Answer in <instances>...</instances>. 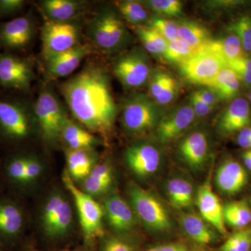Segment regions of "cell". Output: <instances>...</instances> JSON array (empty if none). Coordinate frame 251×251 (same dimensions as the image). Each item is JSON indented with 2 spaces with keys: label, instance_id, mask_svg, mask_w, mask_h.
Wrapping results in <instances>:
<instances>
[{
  "label": "cell",
  "instance_id": "48",
  "mask_svg": "<svg viewBox=\"0 0 251 251\" xmlns=\"http://www.w3.org/2000/svg\"><path fill=\"white\" fill-rule=\"evenodd\" d=\"M193 94L200 100L211 106L214 107L219 100L216 94L209 89H201V90L196 91Z\"/></svg>",
  "mask_w": 251,
  "mask_h": 251
},
{
  "label": "cell",
  "instance_id": "13",
  "mask_svg": "<svg viewBox=\"0 0 251 251\" xmlns=\"http://www.w3.org/2000/svg\"><path fill=\"white\" fill-rule=\"evenodd\" d=\"M34 78L30 63L9 53L0 54V84L7 88L27 90Z\"/></svg>",
  "mask_w": 251,
  "mask_h": 251
},
{
  "label": "cell",
  "instance_id": "15",
  "mask_svg": "<svg viewBox=\"0 0 251 251\" xmlns=\"http://www.w3.org/2000/svg\"><path fill=\"white\" fill-rule=\"evenodd\" d=\"M103 209L109 226L117 233H128L135 228L137 218L134 211L118 193L107 196Z\"/></svg>",
  "mask_w": 251,
  "mask_h": 251
},
{
  "label": "cell",
  "instance_id": "50",
  "mask_svg": "<svg viewBox=\"0 0 251 251\" xmlns=\"http://www.w3.org/2000/svg\"><path fill=\"white\" fill-rule=\"evenodd\" d=\"M243 161L249 171L251 172V154L249 151H245L242 155Z\"/></svg>",
  "mask_w": 251,
  "mask_h": 251
},
{
  "label": "cell",
  "instance_id": "42",
  "mask_svg": "<svg viewBox=\"0 0 251 251\" xmlns=\"http://www.w3.org/2000/svg\"><path fill=\"white\" fill-rule=\"evenodd\" d=\"M149 25L154 28L168 42L178 38V23L163 18H154L150 21Z\"/></svg>",
  "mask_w": 251,
  "mask_h": 251
},
{
  "label": "cell",
  "instance_id": "23",
  "mask_svg": "<svg viewBox=\"0 0 251 251\" xmlns=\"http://www.w3.org/2000/svg\"><path fill=\"white\" fill-rule=\"evenodd\" d=\"M67 171L74 181H83L97 164L94 150H69L65 151Z\"/></svg>",
  "mask_w": 251,
  "mask_h": 251
},
{
  "label": "cell",
  "instance_id": "17",
  "mask_svg": "<svg viewBox=\"0 0 251 251\" xmlns=\"http://www.w3.org/2000/svg\"><path fill=\"white\" fill-rule=\"evenodd\" d=\"M196 203L201 217L222 235L227 234L224 215V206L213 191L209 181L198 188Z\"/></svg>",
  "mask_w": 251,
  "mask_h": 251
},
{
  "label": "cell",
  "instance_id": "24",
  "mask_svg": "<svg viewBox=\"0 0 251 251\" xmlns=\"http://www.w3.org/2000/svg\"><path fill=\"white\" fill-rule=\"evenodd\" d=\"M114 181V171L108 161L97 163L90 174L83 180L81 189L92 197L108 192Z\"/></svg>",
  "mask_w": 251,
  "mask_h": 251
},
{
  "label": "cell",
  "instance_id": "14",
  "mask_svg": "<svg viewBox=\"0 0 251 251\" xmlns=\"http://www.w3.org/2000/svg\"><path fill=\"white\" fill-rule=\"evenodd\" d=\"M196 117L191 105H181L168 112L157 126V139L163 144L174 141L192 125Z\"/></svg>",
  "mask_w": 251,
  "mask_h": 251
},
{
  "label": "cell",
  "instance_id": "1",
  "mask_svg": "<svg viewBox=\"0 0 251 251\" xmlns=\"http://www.w3.org/2000/svg\"><path fill=\"white\" fill-rule=\"evenodd\" d=\"M73 116L92 133L105 135L112 130L117 108L108 74L99 66H86L61 85Z\"/></svg>",
  "mask_w": 251,
  "mask_h": 251
},
{
  "label": "cell",
  "instance_id": "33",
  "mask_svg": "<svg viewBox=\"0 0 251 251\" xmlns=\"http://www.w3.org/2000/svg\"><path fill=\"white\" fill-rule=\"evenodd\" d=\"M135 32L144 48L150 53L163 55L168 48V42L154 28L150 25L135 27Z\"/></svg>",
  "mask_w": 251,
  "mask_h": 251
},
{
  "label": "cell",
  "instance_id": "44",
  "mask_svg": "<svg viewBox=\"0 0 251 251\" xmlns=\"http://www.w3.org/2000/svg\"><path fill=\"white\" fill-rule=\"evenodd\" d=\"M101 251H135L134 245L123 238L110 237L104 241Z\"/></svg>",
  "mask_w": 251,
  "mask_h": 251
},
{
  "label": "cell",
  "instance_id": "26",
  "mask_svg": "<svg viewBox=\"0 0 251 251\" xmlns=\"http://www.w3.org/2000/svg\"><path fill=\"white\" fill-rule=\"evenodd\" d=\"M41 8L48 21L71 22L83 11L84 2L74 0H45Z\"/></svg>",
  "mask_w": 251,
  "mask_h": 251
},
{
  "label": "cell",
  "instance_id": "9",
  "mask_svg": "<svg viewBox=\"0 0 251 251\" xmlns=\"http://www.w3.org/2000/svg\"><path fill=\"white\" fill-rule=\"evenodd\" d=\"M80 29L72 22L47 21L41 29L43 54L46 59L78 45Z\"/></svg>",
  "mask_w": 251,
  "mask_h": 251
},
{
  "label": "cell",
  "instance_id": "34",
  "mask_svg": "<svg viewBox=\"0 0 251 251\" xmlns=\"http://www.w3.org/2000/svg\"><path fill=\"white\" fill-rule=\"evenodd\" d=\"M117 6L124 19L135 27L143 25L148 18V10L139 1H120L117 3Z\"/></svg>",
  "mask_w": 251,
  "mask_h": 251
},
{
  "label": "cell",
  "instance_id": "32",
  "mask_svg": "<svg viewBox=\"0 0 251 251\" xmlns=\"http://www.w3.org/2000/svg\"><path fill=\"white\" fill-rule=\"evenodd\" d=\"M225 223L236 229H244L251 223V209L244 201H234L224 206Z\"/></svg>",
  "mask_w": 251,
  "mask_h": 251
},
{
  "label": "cell",
  "instance_id": "16",
  "mask_svg": "<svg viewBox=\"0 0 251 251\" xmlns=\"http://www.w3.org/2000/svg\"><path fill=\"white\" fill-rule=\"evenodd\" d=\"M178 152L181 159L193 171H201L205 166L209 153L207 135L202 130L188 133L180 142Z\"/></svg>",
  "mask_w": 251,
  "mask_h": 251
},
{
  "label": "cell",
  "instance_id": "47",
  "mask_svg": "<svg viewBox=\"0 0 251 251\" xmlns=\"http://www.w3.org/2000/svg\"><path fill=\"white\" fill-rule=\"evenodd\" d=\"M190 105L192 107L196 116L199 117L206 116L214 109V107L204 103L193 94H191L190 97Z\"/></svg>",
  "mask_w": 251,
  "mask_h": 251
},
{
  "label": "cell",
  "instance_id": "45",
  "mask_svg": "<svg viewBox=\"0 0 251 251\" xmlns=\"http://www.w3.org/2000/svg\"><path fill=\"white\" fill-rule=\"evenodd\" d=\"M146 251H202L184 243L173 242L149 247Z\"/></svg>",
  "mask_w": 251,
  "mask_h": 251
},
{
  "label": "cell",
  "instance_id": "49",
  "mask_svg": "<svg viewBox=\"0 0 251 251\" xmlns=\"http://www.w3.org/2000/svg\"><path fill=\"white\" fill-rule=\"evenodd\" d=\"M237 143L241 148L251 150V140L247 138H242V137H237Z\"/></svg>",
  "mask_w": 251,
  "mask_h": 251
},
{
  "label": "cell",
  "instance_id": "54",
  "mask_svg": "<svg viewBox=\"0 0 251 251\" xmlns=\"http://www.w3.org/2000/svg\"><path fill=\"white\" fill-rule=\"evenodd\" d=\"M248 151H249V152H250V153H251V150H248Z\"/></svg>",
  "mask_w": 251,
  "mask_h": 251
},
{
  "label": "cell",
  "instance_id": "25",
  "mask_svg": "<svg viewBox=\"0 0 251 251\" xmlns=\"http://www.w3.org/2000/svg\"><path fill=\"white\" fill-rule=\"evenodd\" d=\"M181 225L185 234L200 245H209L217 242V231L211 228L210 225L197 214H183Z\"/></svg>",
  "mask_w": 251,
  "mask_h": 251
},
{
  "label": "cell",
  "instance_id": "51",
  "mask_svg": "<svg viewBox=\"0 0 251 251\" xmlns=\"http://www.w3.org/2000/svg\"><path fill=\"white\" fill-rule=\"evenodd\" d=\"M238 136L251 140V126H247L239 131Z\"/></svg>",
  "mask_w": 251,
  "mask_h": 251
},
{
  "label": "cell",
  "instance_id": "5",
  "mask_svg": "<svg viewBox=\"0 0 251 251\" xmlns=\"http://www.w3.org/2000/svg\"><path fill=\"white\" fill-rule=\"evenodd\" d=\"M64 186L74 198L78 212L82 233L86 242L90 244L104 234L103 206L93 197L77 187L67 171L62 175Z\"/></svg>",
  "mask_w": 251,
  "mask_h": 251
},
{
  "label": "cell",
  "instance_id": "27",
  "mask_svg": "<svg viewBox=\"0 0 251 251\" xmlns=\"http://www.w3.org/2000/svg\"><path fill=\"white\" fill-rule=\"evenodd\" d=\"M69 150H94L99 140L83 127L69 119L60 135V140Z\"/></svg>",
  "mask_w": 251,
  "mask_h": 251
},
{
  "label": "cell",
  "instance_id": "4",
  "mask_svg": "<svg viewBox=\"0 0 251 251\" xmlns=\"http://www.w3.org/2000/svg\"><path fill=\"white\" fill-rule=\"evenodd\" d=\"M87 32L92 44L105 52L119 50L129 40V34L121 18L110 9L101 10L94 16Z\"/></svg>",
  "mask_w": 251,
  "mask_h": 251
},
{
  "label": "cell",
  "instance_id": "35",
  "mask_svg": "<svg viewBox=\"0 0 251 251\" xmlns=\"http://www.w3.org/2000/svg\"><path fill=\"white\" fill-rule=\"evenodd\" d=\"M196 52L197 51L186 41L177 38L168 42V48L163 56L167 62L180 65L191 58Z\"/></svg>",
  "mask_w": 251,
  "mask_h": 251
},
{
  "label": "cell",
  "instance_id": "8",
  "mask_svg": "<svg viewBox=\"0 0 251 251\" xmlns=\"http://www.w3.org/2000/svg\"><path fill=\"white\" fill-rule=\"evenodd\" d=\"M148 55L140 49H134L115 60L113 72L127 90H137L148 82L151 74Z\"/></svg>",
  "mask_w": 251,
  "mask_h": 251
},
{
  "label": "cell",
  "instance_id": "29",
  "mask_svg": "<svg viewBox=\"0 0 251 251\" xmlns=\"http://www.w3.org/2000/svg\"><path fill=\"white\" fill-rule=\"evenodd\" d=\"M205 86L216 94L218 99L228 100L239 94L240 81L232 69L225 67Z\"/></svg>",
  "mask_w": 251,
  "mask_h": 251
},
{
  "label": "cell",
  "instance_id": "6",
  "mask_svg": "<svg viewBox=\"0 0 251 251\" xmlns=\"http://www.w3.org/2000/svg\"><path fill=\"white\" fill-rule=\"evenodd\" d=\"M34 115L46 143L54 145L60 140L61 133L69 118L64 105L51 91L44 90L39 94Z\"/></svg>",
  "mask_w": 251,
  "mask_h": 251
},
{
  "label": "cell",
  "instance_id": "43",
  "mask_svg": "<svg viewBox=\"0 0 251 251\" xmlns=\"http://www.w3.org/2000/svg\"><path fill=\"white\" fill-rule=\"evenodd\" d=\"M42 169V164L37 158L34 156H27L23 187L36 181L40 176Z\"/></svg>",
  "mask_w": 251,
  "mask_h": 251
},
{
  "label": "cell",
  "instance_id": "19",
  "mask_svg": "<svg viewBox=\"0 0 251 251\" xmlns=\"http://www.w3.org/2000/svg\"><path fill=\"white\" fill-rule=\"evenodd\" d=\"M25 225L22 206L11 198H0V240L12 241L21 235Z\"/></svg>",
  "mask_w": 251,
  "mask_h": 251
},
{
  "label": "cell",
  "instance_id": "41",
  "mask_svg": "<svg viewBox=\"0 0 251 251\" xmlns=\"http://www.w3.org/2000/svg\"><path fill=\"white\" fill-rule=\"evenodd\" d=\"M225 67L232 69L244 85L251 86V58L242 56L226 62Z\"/></svg>",
  "mask_w": 251,
  "mask_h": 251
},
{
  "label": "cell",
  "instance_id": "55",
  "mask_svg": "<svg viewBox=\"0 0 251 251\" xmlns=\"http://www.w3.org/2000/svg\"><path fill=\"white\" fill-rule=\"evenodd\" d=\"M0 251H1V249H0Z\"/></svg>",
  "mask_w": 251,
  "mask_h": 251
},
{
  "label": "cell",
  "instance_id": "7",
  "mask_svg": "<svg viewBox=\"0 0 251 251\" xmlns=\"http://www.w3.org/2000/svg\"><path fill=\"white\" fill-rule=\"evenodd\" d=\"M74 214L70 202L64 193L54 191L46 200L41 214V224L50 238L64 237L70 231Z\"/></svg>",
  "mask_w": 251,
  "mask_h": 251
},
{
  "label": "cell",
  "instance_id": "36",
  "mask_svg": "<svg viewBox=\"0 0 251 251\" xmlns=\"http://www.w3.org/2000/svg\"><path fill=\"white\" fill-rule=\"evenodd\" d=\"M27 158L26 155H17L9 158L5 163V176L15 186L23 188L24 186Z\"/></svg>",
  "mask_w": 251,
  "mask_h": 251
},
{
  "label": "cell",
  "instance_id": "11",
  "mask_svg": "<svg viewBox=\"0 0 251 251\" xmlns=\"http://www.w3.org/2000/svg\"><path fill=\"white\" fill-rule=\"evenodd\" d=\"M125 159L128 169L140 179H147L156 174L162 163L159 150L152 144L145 142L128 147Z\"/></svg>",
  "mask_w": 251,
  "mask_h": 251
},
{
  "label": "cell",
  "instance_id": "40",
  "mask_svg": "<svg viewBox=\"0 0 251 251\" xmlns=\"http://www.w3.org/2000/svg\"><path fill=\"white\" fill-rule=\"evenodd\" d=\"M145 4L157 14L167 16H179L182 13V3L178 0H150Z\"/></svg>",
  "mask_w": 251,
  "mask_h": 251
},
{
  "label": "cell",
  "instance_id": "2",
  "mask_svg": "<svg viewBox=\"0 0 251 251\" xmlns=\"http://www.w3.org/2000/svg\"><path fill=\"white\" fill-rule=\"evenodd\" d=\"M128 196L135 216L148 230L158 234L171 230V215L166 206L154 194L132 184L128 188Z\"/></svg>",
  "mask_w": 251,
  "mask_h": 251
},
{
  "label": "cell",
  "instance_id": "37",
  "mask_svg": "<svg viewBox=\"0 0 251 251\" xmlns=\"http://www.w3.org/2000/svg\"><path fill=\"white\" fill-rule=\"evenodd\" d=\"M176 80V77L166 71H153L148 81L149 97L155 101Z\"/></svg>",
  "mask_w": 251,
  "mask_h": 251
},
{
  "label": "cell",
  "instance_id": "46",
  "mask_svg": "<svg viewBox=\"0 0 251 251\" xmlns=\"http://www.w3.org/2000/svg\"><path fill=\"white\" fill-rule=\"evenodd\" d=\"M25 5L23 0H0V16L18 12Z\"/></svg>",
  "mask_w": 251,
  "mask_h": 251
},
{
  "label": "cell",
  "instance_id": "12",
  "mask_svg": "<svg viewBox=\"0 0 251 251\" xmlns=\"http://www.w3.org/2000/svg\"><path fill=\"white\" fill-rule=\"evenodd\" d=\"M225 67L224 62L214 54L198 50L191 58L180 64V72L190 82L206 85Z\"/></svg>",
  "mask_w": 251,
  "mask_h": 251
},
{
  "label": "cell",
  "instance_id": "31",
  "mask_svg": "<svg viewBox=\"0 0 251 251\" xmlns=\"http://www.w3.org/2000/svg\"><path fill=\"white\" fill-rule=\"evenodd\" d=\"M178 38L198 51L210 39L209 31L201 25L193 21L178 23Z\"/></svg>",
  "mask_w": 251,
  "mask_h": 251
},
{
  "label": "cell",
  "instance_id": "38",
  "mask_svg": "<svg viewBox=\"0 0 251 251\" xmlns=\"http://www.w3.org/2000/svg\"><path fill=\"white\" fill-rule=\"evenodd\" d=\"M251 249V229H239L231 234L218 251H249Z\"/></svg>",
  "mask_w": 251,
  "mask_h": 251
},
{
  "label": "cell",
  "instance_id": "53",
  "mask_svg": "<svg viewBox=\"0 0 251 251\" xmlns=\"http://www.w3.org/2000/svg\"><path fill=\"white\" fill-rule=\"evenodd\" d=\"M31 251H39L32 250Z\"/></svg>",
  "mask_w": 251,
  "mask_h": 251
},
{
  "label": "cell",
  "instance_id": "3",
  "mask_svg": "<svg viewBox=\"0 0 251 251\" xmlns=\"http://www.w3.org/2000/svg\"><path fill=\"white\" fill-rule=\"evenodd\" d=\"M161 117L157 104L148 95L133 94L124 102L121 122L124 129L132 136H142L156 130Z\"/></svg>",
  "mask_w": 251,
  "mask_h": 251
},
{
  "label": "cell",
  "instance_id": "28",
  "mask_svg": "<svg viewBox=\"0 0 251 251\" xmlns=\"http://www.w3.org/2000/svg\"><path fill=\"white\" fill-rule=\"evenodd\" d=\"M198 50L205 51L219 57L224 65L226 62L243 56V48L239 38L234 34L217 39H209Z\"/></svg>",
  "mask_w": 251,
  "mask_h": 251
},
{
  "label": "cell",
  "instance_id": "52",
  "mask_svg": "<svg viewBox=\"0 0 251 251\" xmlns=\"http://www.w3.org/2000/svg\"><path fill=\"white\" fill-rule=\"evenodd\" d=\"M249 100H250V102L251 103V92L249 94Z\"/></svg>",
  "mask_w": 251,
  "mask_h": 251
},
{
  "label": "cell",
  "instance_id": "39",
  "mask_svg": "<svg viewBox=\"0 0 251 251\" xmlns=\"http://www.w3.org/2000/svg\"><path fill=\"white\" fill-rule=\"evenodd\" d=\"M229 30L239 38L243 49L251 51V18L243 16L229 25Z\"/></svg>",
  "mask_w": 251,
  "mask_h": 251
},
{
  "label": "cell",
  "instance_id": "18",
  "mask_svg": "<svg viewBox=\"0 0 251 251\" xmlns=\"http://www.w3.org/2000/svg\"><path fill=\"white\" fill-rule=\"evenodd\" d=\"M34 34L32 20L27 16H21L1 26L0 44L9 50H21L29 45Z\"/></svg>",
  "mask_w": 251,
  "mask_h": 251
},
{
  "label": "cell",
  "instance_id": "30",
  "mask_svg": "<svg viewBox=\"0 0 251 251\" xmlns=\"http://www.w3.org/2000/svg\"><path fill=\"white\" fill-rule=\"evenodd\" d=\"M166 191L170 202L176 209H185L192 205L193 185L186 178L181 176L171 178L167 181Z\"/></svg>",
  "mask_w": 251,
  "mask_h": 251
},
{
  "label": "cell",
  "instance_id": "21",
  "mask_svg": "<svg viewBox=\"0 0 251 251\" xmlns=\"http://www.w3.org/2000/svg\"><path fill=\"white\" fill-rule=\"evenodd\" d=\"M249 175L244 167L233 159H227L220 165L216 172V186L221 193L232 196L245 187Z\"/></svg>",
  "mask_w": 251,
  "mask_h": 251
},
{
  "label": "cell",
  "instance_id": "22",
  "mask_svg": "<svg viewBox=\"0 0 251 251\" xmlns=\"http://www.w3.org/2000/svg\"><path fill=\"white\" fill-rule=\"evenodd\" d=\"M251 122L250 105L246 99H234L223 112L218 128L224 135H231L249 126Z\"/></svg>",
  "mask_w": 251,
  "mask_h": 251
},
{
  "label": "cell",
  "instance_id": "10",
  "mask_svg": "<svg viewBox=\"0 0 251 251\" xmlns=\"http://www.w3.org/2000/svg\"><path fill=\"white\" fill-rule=\"evenodd\" d=\"M31 126L30 115L23 105L0 100V132L5 138L13 141L27 139Z\"/></svg>",
  "mask_w": 251,
  "mask_h": 251
},
{
  "label": "cell",
  "instance_id": "20",
  "mask_svg": "<svg viewBox=\"0 0 251 251\" xmlns=\"http://www.w3.org/2000/svg\"><path fill=\"white\" fill-rule=\"evenodd\" d=\"M90 52V46L79 44L69 50L45 59L48 74L53 78L68 76L79 67Z\"/></svg>",
  "mask_w": 251,
  "mask_h": 251
}]
</instances>
